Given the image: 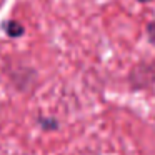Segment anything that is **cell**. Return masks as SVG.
<instances>
[{
    "label": "cell",
    "mask_w": 155,
    "mask_h": 155,
    "mask_svg": "<svg viewBox=\"0 0 155 155\" xmlns=\"http://www.w3.org/2000/svg\"><path fill=\"white\" fill-rule=\"evenodd\" d=\"M2 27H4L5 34H7L8 37H22V35H24V27H22L18 22H15V20L4 22Z\"/></svg>",
    "instance_id": "cell-1"
},
{
    "label": "cell",
    "mask_w": 155,
    "mask_h": 155,
    "mask_svg": "<svg viewBox=\"0 0 155 155\" xmlns=\"http://www.w3.org/2000/svg\"><path fill=\"white\" fill-rule=\"evenodd\" d=\"M38 122H40V127L44 128V130H55V128H58V122L57 120H48V118H38Z\"/></svg>",
    "instance_id": "cell-2"
},
{
    "label": "cell",
    "mask_w": 155,
    "mask_h": 155,
    "mask_svg": "<svg viewBox=\"0 0 155 155\" xmlns=\"http://www.w3.org/2000/svg\"><path fill=\"white\" fill-rule=\"evenodd\" d=\"M147 34H148V40H150L152 44H155V22H152V24L147 25Z\"/></svg>",
    "instance_id": "cell-3"
},
{
    "label": "cell",
    "mask_w": 155,
    "mask_h": 155,
    "mask_svg": "<svg viewBox=\"0 0 155 155\" xmlns=\"http://www.w3.org/2000/svg\"><path fill=\"white\" fill-rule=\"evenodd\" d=\"M138 2H150V0H138Z\"/></svg>",
    "instance_id": "cell-4"
}]
</instances>
